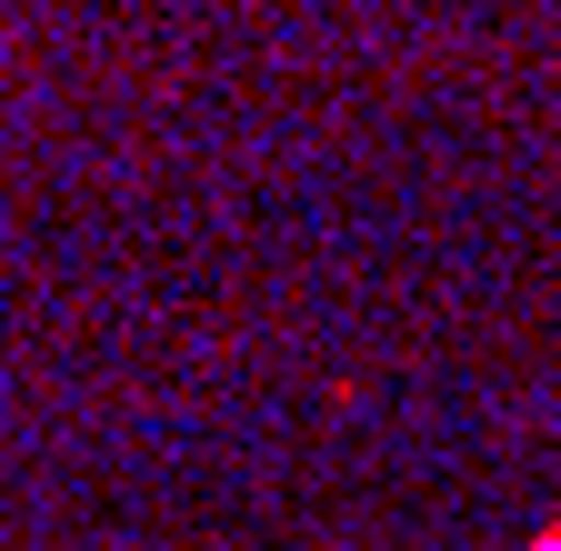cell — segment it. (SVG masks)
<instances>
[{
    "mask_svg": "<svg viewBox=\"0 0 561 551\" xmlns=\"http://www.w3.org/2000/svg\"><path fill=\"white\" fill-rule=\"evenodd\" d=\"M531 551H561V531H541V541H531Z\"/></svg>",
    "mask_w": 561,
    "mask_h": 551,
    "instance_id": "cell-1",
    "label": "cell"
}]
</instances>
